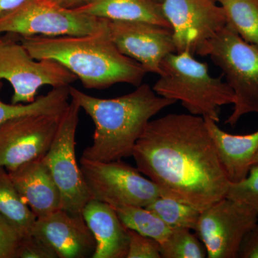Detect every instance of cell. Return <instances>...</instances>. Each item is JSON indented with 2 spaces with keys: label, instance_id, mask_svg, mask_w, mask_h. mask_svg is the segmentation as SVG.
Segmentation results:
<instances>
[{
  "label": "cell",
  "instance_id": "obj_17",
  "mask_svg": "<svg viewBox=\"0 0 258 258\" xmlns=\"http://www.w3.org/2000/svg\"><path fill=\"white\" fill-rule=\"evenodd\" d=\"M205 120L230 183L245 179L258 151V130L247 135H232L222 131L217 122Z\"/></svg>",
  "mask_w": 258,
  "mask_h": 258
},
{
  "label": "cell",
  "instance_id": "obj_33",
  "mask_svg": "<svg viewBox=\"0 0 258 258\" xmlns=\"http://www.w3.org/2000/svg\"><path fill=\"white\" fill-rule=\"evenodd\" d=\"M153 2H155V3H159V4H161V0H152Z\"/></svg>",
  "mask_w": 258,
  "mask_h": 258
},
{
  "label": "cell",
  "instance_id": "obj_2",
  "mask_svg": "<svg viewBox=\"0 0 258 258\" xmlns=\"http://www.w3.org/2000/svg\"><path fill=\"white\" fill-rule=\"evenodd\" d=\"M69 93L95 125L92 145L83 151L82 157L103 162L132 157L151 118L176 103L159 96L146 83L128 94L108 99L89 96L71 86Z\"/></svg>",
  "mask_w": 258,
  "mask_h": 258
},
{
  "label": "cell",
  "instance_id": "obj_1",
  "mask_svg": "<svg viewBox=\"0 0 258 258\" xmlns=\"http://www.w3.org/2000/svg\"><path fill=\"white\" fill-rule=\"evenodd\" d=\"M132 157L161 196L200 211L227 196L230 181L203 117L170 113L151 120Z\"/></svg>",
  "mask_w": 258,
  "mask_h": 258
},
{
  "label": "cell",
  "instance_id": "obj_30",
  "mask_svg": "<svg viewBox=\"0 0 258 258\" xmlns=\"http://www.w3.org/2000/svg\"><path fill=\"white\" fill-rule=\"evenodd\" d=\"M29 0H0V20L19 9Z\"/></svg>",
  "mask_w": 258,
  "mask_h": 258
},
{
  "label": "cell",
  "instance_id": "obj_19",
  "mask_svg": "<svg viewBox=\"0 0 258 258\" xmlns=\"http://www.w3.org/2000/svg\"><path fill=\"white\" fill-rule=\"evenodd\" d=\"M3 86L0 80V91ZM69 86L53 88L46 95L38 97L32 103H6L0 98V124L22 115L62 113L69 106Z\"/></svg>",
  "mask_w": 258,
  "mask_h": 258
},
{
  "label": "cell",
  "instance_id": "obj_5",
  "mask_svg": "<svg viewBox=\"0 0 258 258\" xmlns=\"http://www.w3.org/2000/svg\"><path fill=\"white\" fill-rule=\"evenodd\" d=\"M197 55L209 56L225 76L235 96L226 124L235 126L244 115L258 114V47L244 41L226 25L203 44Z\"/></svg>",
  "mask_w": 258,
  "mask_h": 258
},
{
  "label": "cell",
  "instance_id": "obj_16",
  "mask_svg": "<svg viewBox=\"0 0 258 258\" xmlns=\"http://www.w3.org/2000/svg\"><path fill=\"white\" fill-rule=\"evenodd\" d=\"M82 215L96 240L91 257L126 258L128 230L111 205L92 199L83 208Z\"/></svg>",
  "mask_w": 258,
  "mask_h": 258
},
{
  "label": "cell",
  "instance_id": "obj_22",
  "mask_svg": "<svg viewBox=\"0 0 258 258\" xmlns=\"http://www.w3.org/2000/svg\"><path fill=\"white\" fill-rule=\"evenodd\" d=\"M113 208L125 227L154 239L159 244L167 238L172 230L156 214L144 207L120 205Z\"/></svg>",
  "mask_w": 258,
  "mask_h": 258
},
{
  "label": "cell",
  "instance_id": "obj_28",
  "mask_svg": "<svg viewBox=\"0 0 258 258\" xmlns=\"http://www.w3.org/2000/svg\"><path fill=\"white\" fill-rule=\"evenodd\" d=\"M17 258H57V256L45 241L30 233L23 237Z\"/></svg>",
  "mask_w": 258,
  "mask_h": 258
},
{
  "label": "cell",
  "instance_id": "obj_27",
  "mask_svg": "<svg viewBox=\"0 0 258 258\" xmlns=\"http://www.w3.org/2000/svg\"><path fill=\"white\" fill-rule=\"evenodd\" d=\"M128 249L126 258H161L160 244L154 239L127 228Z\"/></svg>",
  "mask_w": 258,
  "mask_h": 258
},
{
  "label": "cell",
  "instance_id": "obj_6",
  "mask_svg": "<svg viewBox=\"0 0 258 258\" xmlns=\"http://www.w3.org/2000/svg\"><path fill=\"white\" fill-rule=\"evenodd\" d=\"M108 20L62 8L48 0H29L0 20V34L20 37L84 36L106 28Z\"/></svg>",
  "mask_w": 258,
  "mask_h": 258
},
{
  "label": "cell",
  "instance_id": "obj_15",
  "mask_svg": "<svg viewBox=\"0 0 258 258\" xmlns=\"http://www.w3.org/2000/svg\"><path fill=\"white\" fill-rule=\"evenodd\" d=\"M8 172L20 196L37 218L62 209L60 189L42 158Z\"/></svg>",
  "mask_w": 258,
  "mask_h": 258
},
{
  "label": "cell",
  "instance_id": "obj_24",
  "mask_svg": "<svg viewBox=\"0 0 258 258\" xmlns=\"http://www.w3.org/2000/svg\"><path fill=\"white\" fill-rule=\"evenodd\" d=\"M161 258H205L208 252L198 236L186 228H173L160 244Z\"/></svg>",
  "mask_w": 258,
  "mask_h": 258
},
{
  "label": "cell",
  "instance_id": "obj_3",
  "mask_svg": "<svg viewBox=\"0 0 258 258\" xmlns=\"http://www.w3.org/2000/svg\"><path fill=\"white\" fill-rule=\"evenodd\" d=\"M20 42L37 60L60 62L87 89H106L117 83L142 84L145 70L118 50L106 28L84 36L20 37Z\"/></svg>",
  "mask_w": 258,
  "mask_h": 258
},
{
  "label": "cell",
  "instance_id": "obj_8",
  "mask_svg": "<svg viewBox=\"0 0 258 258\" xmlns=\"http://www.w3.org/2000/svg\"><path fill=\"white\" fill-rule=\"evenodd\" d=\"M81 109L71 99L62 113L55 139L42 158L60 189L62 210L74 215H82L83 208L92 200L76 156V135Z\"/></svg>",
  "mask_w": 258,
  "mask_h": 258
},
{
  "label": "cell",
  "instance_id": "obj_11",
  "mask_svg": "<svg viewBox=\"0 0 258 258\" xmlns=\"http://www.w3.org/2000/svg\"><path fill=\"white\" fill-rule=\"evenodd\" d=\"M63 113L22 115L0 124V166L11 171L43 157Z\"/></svg>",
  "mask_w": 258,
  "mask_h": 258
},
{
  "label": "cell",
  "instance_id": "obj_12",
  "mask_svg": "<svg viewBox=\"0 0 258 258\" xmlns=\"http://www.w3.org/2000/svg\"><path fill=\"white\" fill-rule=\"evenodd\" d=\"M176 52L197 55L199 49L227 25L225 13L213 0H161Z\"/></svg>",
  "mask_w": 258,
  "mask_h": 258
},
{
  "label": "cell",
  "instance_id": "obj_26",
  "mask_svg": "<svg viewBox=\"0 0 258 258\" xmlns=\"http://www.w3.org/2000/svg\"><path fill=\"white\" fill-rule=\"evenodd\" d=\"M25 235L18 226L0 215V258H17Z\"/></svg>",
  "mask_w": 258,
  "mask_h": 258
},
{
  "label": "cell",
  "instance_id": "obj_23",
  "mask_svg": "<svg viewBox=\"0 0 258 258\" xmlns=\"http://www.w3.org/2000/svg\"><path fill=\"white\" fill-rule=\"evenodd\" d=\"M147 209L154 212L171 228H186L196 230L201 211L187 205L166 197L156 199Z\"/></svg>",
  "mask_w": 258,
  "mask_h": 258
},
{
  "label": "cell",
  "instance_id": "obj_34",
  "mask_svg": "<svg viewBox=\"0 0 258 258\" xmlns=\"http://www.w3.org/2000/svg\"><path fill=\"white\" fill-rule=\"evenodd\" d=\"M213 1L216 2V3H217V2L219 1V0H213Z\"/></svg>",
  "mask_w": 258,
  "mask_h": 258
},
{
  "label": "cell",
  "instance_id": "obj_7",
  "mask_svg": "<svg viewBox=\"0 0 258 258\" xmlns=\"http://www.w3.org/2000/svg\"><path fill=\"white\" fill-rule=\"evenodd\" d=\"M80 167L93 200L108 204L147 208L161 196L156 184L137 168L122 160L103 161L81 157Z\"/></svg>",
  "mask_w": 258,
  "mask_h": 258
},
{
  "label": "cell",
  "instance_id": "obj_29",
  "mask_svg": "<svg viewBox=\"0 0 258 258\" xmlns=\"http://www.w3.org/2000/svg\"><path fill=\"white\" fill-rule=\"evenodd\" d=\"M237 257L258 258V223L244 236Z\"/></svg>",
  "mask_w": 258,
  "mask_h": 258
},
{
  "label": "cell",
  "instance_id": "obj_25",
  "mask_svg": "<svg viewBox=\"0 0 258 258\" xmlns=\"http://www.w3.org/2000/svg\"><path fill=\"white\" fill-rule=\"evenodd\" d=\"M226 198L244 204L258 215V164L251 166L245 179L230 183Z\"/></svg>",
  "mask_w": 258,
  "mask_h": 258
},
{
  "label": "cell",
  "instance_id": "obj_21",
  "mask_svg": "<svg viewBox=\"0 0 258 258\" xmlns=\"http://www.w3.org/2000/svg\"><path fill=\"white\" fill-rule=\"evenodd\" d=\"M227 25L241 38L258 47V0H219Z\"/></svg>",
  "mask_w": 258,
  "mask_h": 258
},
{
  "label": "cell",
  "instance_id": "obj_18",
  "mask_svg": "<svg viewBox=\"0 0 258 258\" xmlns=\"http://www.w3.org/2000/svg\"><path fill=\"white\" fill-rule=\"evenodd\" d=\"M74 10L105 20L144 22L171 28L161 4L152 0H91Z\"/></svg>",
  "mask_w": 258,
  "mask_h": 258
},
{
  "label": "cell",
  "instance_id": "obj_32",
  "mask_svg": "<svg viewBox=\"0 0 258 258\" xmlns=\"http://www.w3.org/2000/svg\"><path fill=\"white\" fill-rule=\"evenodd\" d=\"M258 164V151H257V152L256 153L255 155H254L253 159H252V166L254 165V164Z\"/></svg>",
  "mask_w": 258,
  "mask_h": 258
},
{
  "label": "cell",
  "instance_id": "obj_10",
  "mask_svg": "<svg viewBox=\"0 0 258 258\" xmlns=\"http://www.w3.org/2000/svg\"><path fill=\"white\" fill-rule=\"evenodd\" d=\"M257 221L252 209L225 198L201 211L195 232L205 244L208 258H237L244 236Z\"/></svg>",
  "mask_w": 258,
  "mask_h": 258
},
{
  "label": "cell",
  "instance_id": "obj_4",
  "mask_svg": "<svg viewBox=\"0 0 258 258\" xmlns=\"http://www.w3.org/2000/svg\"><path fill=\"white\" fill-rule=\"evenodd\" d=\"M154 92L176 102L190 114L219 123L222 106L233 104V91L222 77L214 78L208 64L200 62L189 52H174L161 64Z\"/></svg>",
  "mask_w": 258,
  "mask_h": 258
},
{
  "label": "cell",
  "instance_id": "obj_13",
  "mask_svg": "<svg viewBox=\"0 0 258 258\" xmlns=\"http://www.w3.org/2000/svg\"><path fill=\"white\" fill-rule=\"evenodd\" d=\"M108 30L118 50L147 73L160 74L163 60L176 52L171 28L144 22L108 20Z\"/></svg>",
  "mask_w": 258,
  "mask_h": 258
},
{
  "label": "cell",
  "instance_id": "obj_14",
  "mask_svg": "<svg viewBox=\"0 0 258 258\" xmlns=\"http://www.w3.org/2000/svg\"><path fill=\"white\" fill-rule=\"evenodd\" d=\"M31 233L45 241L57 258L92 257L96 249V240L83 215L62 209L37 218Z\"/></svg>",
  "mask_w": 258,
  "mask_h": 258
},
{
  "label": "cell",
  "instance_id": "obj_9",
  "mask_svg": "<svg viewBox=\"0 0 258 258\" xmlns=\"http://www.w3.org/2000/svg\"><path fill=\"white\" fill-rule=\"evenodd\" d=\"M0 80L11 84V103H32L44 86L67 87L78 78L60 62L33 58L20 42L0 40Z\"/></svg>",
  "mask_w": 258,
  "mask_h": 258
},
{
  "label": "cell",
  "instance_id": "obj_31",
  "mask_svg": "<svg viewBox=\"0 0 258 258\" xmlns=\"http://www.w3.org/2000/svg\"><path fill=\"white\" fill-rule=\"evenodd\" d=\"M55 4L69 9H77L87 4L91 0H48Z\"/></svg>",
  "mask_w": 258,
  "mask_h": 258
},
{
  "label": "cell",
  "instance_id": "obj_20",
  "mask_svg": "<svg viewBox=\"0 0 258 258\" xmlns=\"http://www.w3.org/2000/svg\"><path fill=\"white\" fill-rule=\"evenodd\" d=\"M0 215L18 226L25 235L31 233L37 217L19 194L9 172L0 166Z\"/></svg>",
  "mask_w": 258,
  "mask_h": 258
}]
</instances>
